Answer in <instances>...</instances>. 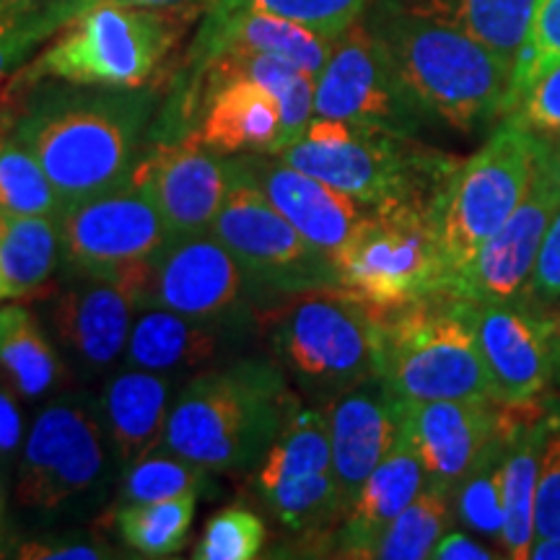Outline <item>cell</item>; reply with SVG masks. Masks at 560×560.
<instances>
[{"instance_id": "obj_1", "label": "cell", "mask_w": 560, "mask_h": 560, "mask_svg": "<svg viewBox=\"0 0 560 560\" xmlns=\"http://www.w3.org/2000/svg\"><path fill=\"white\" fill-rule=\"evenodd\" d=\"M0 104V136L30 151L62 208L120 185L136 170L159 91L62 79H13Z\"/></svg>"}, {"instance_id": "obj_2", "label": "cell", "mask_w": 560, "mask_h": 560, "mask_svg": "<svg viewBox=\"0 0 560 560\" xmlns=\"http://www.w3.org/2000/svg\"><path fill=\"white\" fill-rule=\"evenodd\" d=\"M299 408L289 376L276 361L242 359L202 371L172 405L164 450L208 472H252Z\"/></svg>"}, {"instance_id": "obj_3", "label": "cell", "mask_w": 560, "mask_h": 560, "mask_svg": "<svg viewBox=\"0 0 560 560\" xmlns=\"http://www.w3.org/2000/svg\"><path fill=\"white\" fill-rule=\"evenodd\" d=\"M363 19L431 117L472 132L495 115H506L514 62L472 34L387 0H371Z\"/></svg>"}, {"instance_id": "obj_4", "label": "cell", "mask_w": 560, "mask_h": 560, "mask_svg": "<svg viewBox=\"0 0 560 560\" xmlns=\"http://www.w3.org/2000/svg\"><path fill=\"white\" fill-rule=\"evenodd\" d=\"M276 156L369 208L416 206L431 210L433 219L459 164L450 153L418 143L416 136L319 115Z\"/></svg>"}, {"instance_id": "obj_5", "label": "cell", "mask_w": 560, "mask_h": 560, "mask_svg": "<svg viewBox=\"0 0 560 560\" xmlns=\"http://www.w3.org/2000/svg\"><path fill=\"white\" fill-rule=\"evenodd\" d=\"M374 314L376 376L400 400H495L465 296L441 289Z\"/></svg>"}, {"instance_id": "obj_6", "label": "cell", "mask_w": 560, "mask_h": 560, "mask_svg": "<svg viewBox=\"0 0 560 560\" xmlns=\"http://www.w3.org/2000/svg\"><path fill=\"white\" fill-rule=\"evenodd\" d=\"M202 13L91 0L55 34L19 79H62L96 86H145Z\"/></svg>"}, {"instance_id": "obj_7", "label": "cell", "mask_w": 560, "mask_h": 560, "mask_svg": "<svg viewBox=\"0 0 560 560\" xmlns=\"http://www.w3.org/2000/svg\"><path fill=\"white\" fill-rule=\"evenodd\" d=\"M260 322L278 366L314 400L376 376V314L340 285L289 293Z\"/></svg>"}, {"instance_id": "obj_8", "label": "cell", "mask_w": 560, "mask_h": 560, "mask_svg": "<svg viewBox=\"0 0 560 560\" xmlns=\"http://www.w3.org/2000/svg\"><path fill=\"white\" fill-rule=\"evenodd\" d=\"M542 143L545 138L520 117L506 115L486 143L457 164L436 206L446 289L520 208L537 174Z\"/></svg>"}, {"instance_id": "obj_9", "label": "cell", "mask_w": 560, "mask_h": 560, "mask_svg": "<svg viewBox=\"0 0 560 560\" xmlns=\"http://www.w3.org/2000/svg\"><path fill=\"white\" fill-rule=\"evenodd\" d=\"M332 262L340 289L374 312L397 310L446 289L436 219L416 206L371 208Z\"/></svg>"}, {"instance_id": "obj_10", "label": "cell", "mask_w": 560, "mask_h": 560, "mask_svg": "<svg viewBox=\"0 0 560 560\" xmlns=\"http://www.w3.org/2000/svg\"><path fill=\"white\" fill-rule=\"evenodd\" d=\"M210 234L240 260L268 296L340 285L327 252L306 240L244 172L236 153V177Z\"/></svg>"}, {"instance_id": "obj_11", "label": "cell", "mask_w": 560, "mask_h": 560, "mask_svg": "<svg viewBox=\"0 0 560 560\" xmlns=\"http://www.w3.org/2000/svg\"><path fill=\"white\" fill-rule=\"evenodd\" d=\"M60 257L70 276H122L172 240L164 215L136 172L120 185L62 208Z\"/></svg>"}, {"instance_id": "obj_12", "label": "cell", "mask_w": 560, "mask_h": 560, "mask_svg": "<svg viewBox=\"0 0 560 560\" xmlns=\"http://www.w3.org/2000/svg\"><path fill=\"white\" fill-rule=\"evenodd\" d=\"M107 478L100 405L81 395L50 402L34 420L19 467L21 506L58 514Z\"/></svg>"}, {"instance_id": "obj_13", "label": "cell", "mask_w": 560, "mask_h": 560, "mask_svg": "<svg viewBox=\"0 0 560 560\" xmlns=\"http://www.w3.org/2000/svg\"><path fill=\"white\" fill-rule=\"evenodd\" d=\"M268 296L210 231L172 236L145 262L140 310H170L185 317L249 325L252 304Z\"/></svg>"}, {"instance_id": "obj_14", "label": "cell", "mask_w": 560, "mask_h": 560, "mask_svg": "<svg viewBox=\"0 0 560 560\" xmlns=\"http://www.w3.org/2000/svg\"><path fill=\"white\" fill-rule=\"evenodd\" d=\"M314 115L397 136H418L431 117L405 86L387 47L363 16L335 39L314 86Z\"/></svg>"}, {"instance_id": "obj_15", "label": "cell", "mask_w": 560, "mask_h": 560, "mask_svg": "<svg viewBox=\"0 0 560 560\" xmlns=\"http://www.w3.org/2000/svg\"><path fill=\"white\" fill-rule=\"evenodd\" d=\"M132 172L149 187L172 236L202 234L213 229L231 190L236 156L213 151L192 132L177 140H156Z\"/></svg>"}, {"instance_id": "obj_16", "label": "cell", "mask_w": 560, "mask_h": 560, "mask_svg": "<svg viewBox=\"0 0 560 560\" xmlns=\"http://www.w3.org/2000/svg\"><path fill=\"white\" fill-rule=\"evenodd\" d=\"M143 268L145 262L122 276H75L55 299L52 332L83 374H102L128 350Z\"/></svg>"}, {"instance_id": "obj_17", "label": "cell", "mask_w": 560, "mask_h": 560, "mask_svg": "<svg viewBox=\"0 0 560 560\" xmlns=\"http://www.w3.org/2000/svg\"><path fill=\"white\" fill-rule=\"evenodd\" d=\"M470 301V319L495 400H537L552 387L550 312L535 296Z\"/></svg>"}, {"instance_id": "obj_18", "label": "cell", "mask_w": 560, "mask_h": 560, "mask_svg": "<svg viewBox=\"0 0 560 560\" xmlns=\"http://www.w3.org/2000/svg\"><path fill=\"white\" fill-rule=\"evenodd\" d=\"M560 208V190L537 170L520 208L495 231L475 260L450 283V291L472 301L529 296L537 255Z\"/></svg>"}, {"instance_id": "obj_19", "label": "cell", "mask_w": 560, "mask_h": 560, "mask_svg": "<svg viewBox=\"0 0 560 560\" xmlns=\"http://www.w3.org/2000/svg\"><path fill=\"white\" fill-rule=\"evenodd\" d=\"M405 400L382 376H369L327 402L332 472L348 509L371 472L402 436Z\"/></svg>"}, {"instance_id": "obj_20", "label": "cell", "mask_w": 560, "mask_h": 560, "mask_svg": "<svg viewBox=\"0 0 560 560\" xmlns=\"http://www.w3.org/2000/svg\"><path fill=\"white\" fill-rule=\"evenodd\" d=\"M240 159L244 172L280 210V215L330 257L346 247L359 223L371 213L369 206L285 164L276 153L252 151L240 153Z\"/></svg>"}, {"instance_id": "obj_21", "label": "cell", "mask_w": 560, "mask_h": 560, "mask_svg": "<svg viewBox=\"0 0 560 560\" xmlns=\"http://www.w3.org/2000/svg\"><path fill=\"white\" fill-rule=\"evenodd\" d=\"M499 400L405 402L402 431L425 472V486L452 495L495 431Z\"/></svg>"}, {"instance_id": "obj_22", "label": "cell", "mask_w": 560, "mask_h": 560, "mask_svg": "<svg viewBox=\"0 0 560 560\" xmlns=\"http://www.w3.org/2000/svg\"><path fill=\"white\" fill-rule=\"evenodd\" d=\"M335 39L322 37L310 26L265 11L252 0H221L200 21L190 55L208 58L223 50L265 52L293 62L317 79L330 60Z\"/></svg>"}, {"instance_id": "obj_23", "label": "cell", "mask_w": 560, "mask_h": 560, "mask_svg": "<svg viewBox=\"0 0 560 560\" xmlns=\"http://www.w3.org/2000/svg\"><path fill=\"white\" fill-rule=\"evenodd\" d=\"M283 115L276 94L252 79L210 83L200 91V115L195 136L213 151L272 153L278 145Z\"/></svg>"}, {"instance_id": "obj_24", "label": "cell", "mask_w": 560, "mask_h": 560, "mask_svg": "<svg viewBox=\"0 0 560 560\" xmlns=\"http://www.w3.org/2000/svg\"><path fill=\"white\" fill-rule=\"evenodd\" d=\"M423 486V465L402 431L395 450L380 462L350 503L338 535V556L374 558L384 532L416 501Z\"/></svg>"}, {"instance_id": "obj_25", "label": "cell", "mask_w": 560, "mask_h": 560, "mask_svg": "<svg viewBox=\"0 0 560 560\" xmlns=\"http://www.w3.org/2000/svg\"><path fill=\"white\" fill-rule=\"evenodd\" d=\"M244 335L240 325H221L185 317L170 310H149L132 322L125 359L132 369L170 374L177 369H200L215 361L223 348Z\"/></svg>"}, {"instance_id": "obj_26", "label": "cell", "mask_w": 560, "mask_h": 560, "mask_svg": "<svg viewBox=\"0 0 560 560\" xmlns=\"http://www.w3.org/2000/svg\"><path fill=\"white\" fill-rule=\"evenodd\" d=\"M170 374L128 369L104 387L100 416L112 450L125 467L156 452L170 423Z\"/></svg>"}, {"instance_id": "obj_27", "label": "cell", "mask_w": 560, "mask_h": 560, "mask_svg": "<svg viewBox=\"0 0 560 560\" xmlns=\"http://www.w3.org/2000/svg\"><path fill=\"white\" fill-rule=\"evenodd\" d=\"M550 408L537 400H524L520 423H516L514 439H511L506 467H503V529L501 548L506 558L524 560L529 558L532 542H535V503H537V480H540L542 446L548 436Z\"/></svg>"}, {"instance_id": "obj_28", "label": "cell", "mask_w": 560, "mask_h": 560, "mask_svg": "<svg viewBox=\"0 0 560 560\" xmlns=\"http://www.w3.org/2000/svg\"><path fill=\"white\" fill-rule=\"evenodd\" d=\"M520 412L522 402H499L493 436L450 495L457 520L467 529L478 532L482 537H493V540H501L503 467H506V454L516 423H520Z\"/></svg>"}, {"instance_id": "obj_29", "label": "cell", "mask_w": 560, "mask_h": 560, "mask_svg": "<svg viewBox=\"0 0 560 560\" xmlns=\"http://www.w3.org/2000/svg\"><path fill=\"white\" fill-rule=\"evenodd\" d=\"M387 3L450 21L511 62L520 58L535 11V0H387Z\"/></svg>"}, {"instance_id": "obj_30", "label": "cell", "mask_w": 560, "mask_h": 560, "mask_svg": "<svg viewBox=\"0 0 560 560\" xmlns=\"http://www.w3.org/2000/svg\"><path fill=\"white\" fill-rule=\"evenodd\" d=\"M60 260L58 219L0 213V272L5 296L19 299L37 291L50 280Z\"/></svg>"}, {"instance_id": "obj_31", "label": "cell", "mask_w": 560, "mask_h": 560, "mask_svg": "<svg viewBox=\"0 0 560 560\" xmlns=\"http://www.w3.org/2000/svg\"><path fill=\"white\" fill-rule=\"evenodd\" d=\"M0 371L24 397H39L58 382L60 361L30 310L0 306Z\"/></svg>"}, {"instance_id": "obj_32", "label": "cell", "mask_w": 560, "mask_h": 560, "mask_svg": "<svg viewBox=\"0 0 560 560\" xmlns=\"http://www.w3.org/2000/svg\"><path fill=\"white\" fill-rule=\"evenodd\" d=\"M255 490L276 520L293 532H317L348 514V503L332 470L278 478Z\"/></svg>"}, {"instance_id": "obj_33", "label": "cell", "mask_w": 560, "mask_h": 560, "mask_svg": "<svg viewBox=\"0 0 560 560\" xmlns=\"http://www.w3.org/2000/svg\"><path fill=\"white\" fill-rule=\"evenodd\" d=\"M332 470V441L327 410L299 408L285 420L260 467L255 470V488L291 475Z\"/></svg>"}, {"instance_id": "obj_34", "label": "cell", "mask_w": 560, "mask_h": 560, "mask_svg": "<svg viewBox=\"0 0 560 560\" xmlns=\"http://www.w3.org/2000/svg\"><path fill=\"white\" fill-rule=\"evenodd\" d=\"M198 493L153 503H125L117 511V529L125 545L145 558H170L185 548Z\"/></svg>"}, {"instance_id": "obj_35", "label": "cell", "mask_w": 560, "mask_h": 560, "mask_svg": "<svg viewBox=\"0 0 560 560\" xmlns=\"http://www.w3.org/2000/svg\"><path fill=\"white\" fill-rule=\"evenodd\" d=\"M91 0H58L42 5H0V83L52 39Z\"/></svg>"}, {"instance_id": "obj_36", "label": "cell", "mask_w": 560, "mask_h": 560, "mask_svg": "<svg viewBox=\"0 0 560 560\" xmlns=\"http://www.w3.org/2000/svg\"><path fill=\"white\" fill-rule=\"evenodd\" d=\"M450 493L423 486L416 501L389 524L376 545L374 558L382 560H423L431 558L436 542L450 524Z\"/></svg>"}, {"instance_id": "obj_37", "label": "cell", "mask_w": 560, "mask_h": 560, "mask_svg": "<svg viewBox=\"0 0 560 560\" xmlns=\"http://www.w3.org/2000/svg\"><path fill=\"white\" fill-rule=\"evenodd\" d=\"M208 486L206 467L161 446V452L145 454L143 459L132 462L128 467L120 490V506L177 499L185 493H200Z\"/></svg>"}, {"instance_id": "obj_38", "label": "cell", "mask_w": 560, "mask_h": 560, "mask_svg": "<svg viewBox=\"0 0 560 560\" xmlns=\"http://www.w3.org/2000/svg\"><path fill=\"white\" fill-rule=\"evenodd\" d=\"M0 213L60 219L62 200L30 151L0 138Z\"/></svg>"}, {"instance_id": "obj_39", "label": "cell", "mask_w": 560, "mask_h": 560, "mask_svg": "<svg viewBox=\"0 0 560 560\" xmlns=\"http://www.w3.org/2000/svg\"><path fill=\"white\" fill-rule=\"evenodd\" d=\"M560 62V0H535L529 32L524 39L520 58L514 62V79H511L506 115L516 107V102L527 94V89ZM503 115V117H506Z\"/></svg>"}, {"instance_id": "obj_40", "label": "cell", "mask_w": 560, "mask_h": 560, "mask_svg": "<svg viewBox=\"0 0 560 560\" xmlns=\"http://www.w3.org/2000/svg\"><path fill=\"white\" fill-rule=\"evenodd\" d=\"M265 524L255 511L229 506L208 522L195 548L198 560H252L262 552Z\"/></svg>"}, {"instance_id": "obj_41", "label": "cell", "mask_w": 560, "mask_h": 560, "mask_svg": "<svg viewBox=\"0 0 560 560\" xmlns=\"http://www.w3.org/2000/svg\"><path fill=\"white\" fill-rule=\"evenodd\" d=\"M252 3L310 26L322 37L338 39L366 13L371 0H252Z\"/></svg>"}, {"instance_id": "obj_42", "label": "cell", "mask_w": 560, "mask_h": 560, "mask_svg": "<svg viewBox=\"0 0 560 560\" xmlns=\"http://www.w3.org/2000/svg\"><path fill=\"white\" fill-rule=\"evenodd\" d=\"M535 537H560V416L550 412L542 446L540 480H537Z\"/></svg>"}, {"instance_id": "obj_43", "label": "cell", "mask_w": 560, "mask_h": 560, "mask_svg": "<svg viewBox=\"0 0 560 560\" xmlns=\"http://www.w3.org/2000/svg\"><path fill=\"white\" fill-rule=\"evenodd\" d=\"M540 138H560V62L542 73L509 112Z\"/></svg>"}, {"instance_id": "obj_44", "label": "cell", "mask_w": 560, "mask_h": 560, "mask_svg": "<svg viewBox=\"0 0 560 560\" xmlns=\"http://www.w3.org/2000/svg\"><path fill=\"white\" fill-rule=\"evenodd\" d=\"M529 296L537 301H560V208L552 215L540 255H537L535 272L529 280Z\"/></svg>"}, {"instance_id": "obj_45", "label": "cell", "mask_w": 560, "mask_h": 560, "mask_svg": "<svg viewBox=\"0 0 560 560\" xmlns=\"http://www.w3.org/2000/svg\"><path fill=\"white\" fill-rule=\"evenodd\" d=\"M19 558L30 560H100L109 558V552L91 542H79V540H55V542H26L21 545Z\"/></svg>"}, {"instance_id": "obj_46", "label": "cell", "mask_w": 560, "mask_h": 560, "mask_svg": "<svg viewBox=\"0 0 560 560\" xmlns=\"http://www.w3.org/2000/svg\"><path fill=\"white\" fill-rule=\"evenodd\" d=\"M431 558L436 560H493L495 552L488 550L486 545L470 540L462 532H444V537L436 542Z\"/></svg>"}, {"instance_id": "obj_47", "label": "cell", "mask_w": 560, "mask_h": 560, "mask_svg": "<svg viewBox=\"0 0 560 560\" xmlns=\"http://www.w3.org/2000/svg\"><path fill=\"white\" fill-rule=\"evenodd\" d=\"M21 441V416L16 402L11 400L9 392L0 389V457H9L19 450Z\"/></svg>"}, {"instance_id": "obj_48", "label": "cell", "mask_w": 560, "mask_h": 560, "mask_svg": "<svg viewBox=\"0 0 560 560\" xmlns=\"http://www.w3.org/2000/svg\"><path fill=\"white\" fill-rule=\"evenodd\" d=\"M122 3L132 5H145V9H170V11H198L206 16V13L219 5L221 0H122Z\"/></svg>"}, {"instance_id": "obj_49", "label": "cell", "mask_w": 560, "mask_h": 560, "mask_svg": "<svg viewBox=\"0 0 560 560\" xmlns=\"http://www.w3.org/2000/svg\"><path fill=\"white\" fill-rule=\"evenodd\" d=\"M537 170L548 177L552 185L560 190V138H545L540 161H537Z\"/></svg>"}, {"instance_id": "obj_50", "label": "cell", "mask_w": 560, "mask_h": 560, "mask_svg": "<svg viewBox=\"0 0 560 560\" xmlns=\"http://www.w3.org/2000/svg\"><path fill=\"white\" fill-rule=\"evenodd\" d=\"M550 366L552 387H560V310L550 312Z\"/></svg>"}, {"instance_id": "obj_51", "label": "cell", "mask_w": 560, "mask_h": 560, "mask_svg": "<svg viewBox=\"0 0 560 560\" xmlns=\"http://www.w3.org/2000/svg\"><path fill=\"white\" fill-rule=\"evenodd\" d=\"M532 560H560V537H535L529 550Z\"/></svg>"}, {"instance_id": "obj_52", "label": "cell", "mask_w": 560, "mask_h": 560, "mask_svg": "<svg viewBox=\"0 0 560 560\" xmlns=\"http://www.w3.org/2000/svg\"><path fill=\"white\" fill-rule=\"evenodd\" d=\"M42 3H58V0H0V5H42Z\"/></svg>"}, {"instance_id": "obj_53", "label": "cell", "mask_w": 560, "mask_h": 560, "mask_svg": "<svg viewBox=\"0 0 560 560\" xmlns=\"http://www.w3.org/2000/svg\"><path fill=\"white\" fill-rule=\"evenodd\" d=\"M3 299H9V296H5V285H3V272H0V301H3Z\"/></svg>"}]
</instances>
